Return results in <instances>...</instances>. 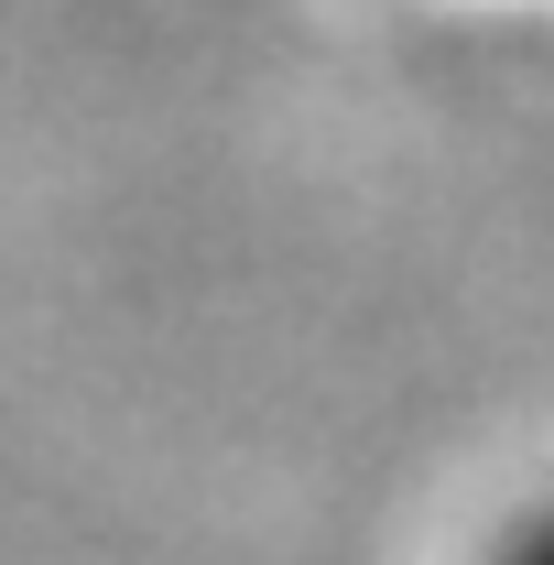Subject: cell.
Here are the masks:
<instances>
[{"mask_svg":"<svg viewBox=\"0 0 554 565\" xmlns=\"http://www.w3.org/2000/svg\"><path fill=\"white\" fill-rule=\"evenodd\" d=\"M500 565H554V511H544V522H533V533H522V544H511Z\"/></svg>","mask_w":554,"mask_h":565,"instance_id":"6da1fadb","label":"cell"}]
</instances>
